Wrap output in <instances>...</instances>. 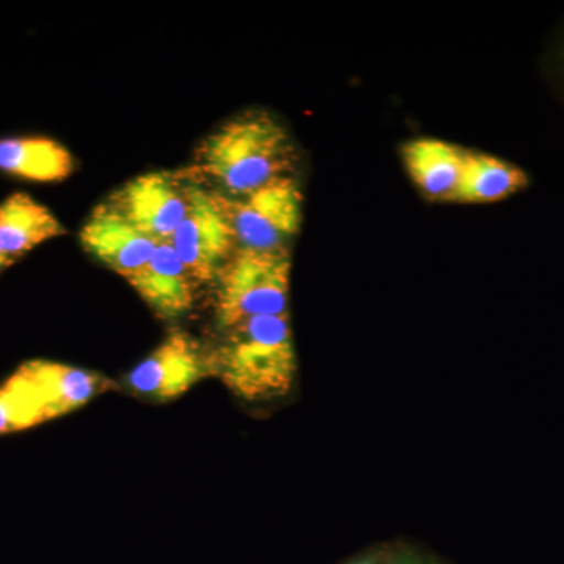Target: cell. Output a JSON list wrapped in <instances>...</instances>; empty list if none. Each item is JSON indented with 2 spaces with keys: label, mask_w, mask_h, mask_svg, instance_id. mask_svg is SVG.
<instances>
[{
  "label": "cell",
  "mask_w": 564,
  "mask_h": 564,
  "mask_svg": "<svg viewBox=\"0 0 564 564\" xmlns=\"http://www.w3.org/2000/svg\"><path fill=\"white\" fill-rule=\"evenodd\" d=\"M50 421L39 388L20 367L0 386V434L21 432Z\"/></svg>",
  "instance_id": "9a60e30c"
},
{
  "label": "cell",
  "mask_w": 564,
  "mask_h": 564,
  "mask_svg": "<svg viewBox=\"0 0 564 564\" xmlns=\"http://www.w3.org/2000/svg\"><path fill=\"white\" fill-rule=\"evenodd\" d=\"M529 184L519 166L480 152H467L455 202L488 204L502 202Z\"/></svg>",
  "instance_id": "5bb4252c"
},
{
  "label": "cell",
  "mask_w": 564,
  "mask_h": 564,
  "mask_svg": "<svg viewBox=\"0 0 564 564\" xmlns=\"http://www.w3.org/2000/svg\"><path fill=\"white\" fill-rule=\"evenodd\" d=\"M467 151L437 139L404 144L402 161L415 187L433 202H455Z\"/></svg>",
  "instance_id": "8fae6325"
},
{
  "label": "cell",
  "mask_w": 564,
  "mask_h": 564,
  "mask_svg": "<svg viewBox=\"0 0 564 564\" xmlns=\"http://www.w3.org/2000/svg\"><path fill=\"white\" fill-rule=\"evenodd\" d=\"M296 163L288 129L267 111L248 110L204 137L185 172L206 191L239 198L295 176Z\"/></svg>",
  "instance_id": "6da1fadb"
},
{
  "label": "cell",
  "mask_w": 564,
  "mask_h": 564,
  "mask_svg": "<svg viewBox=\"0 0 564 564\" xmlns=\"http://www.w3.org/2000/svg\"><path fill=\"white\" fill-rule=\"evenodd\" d=\"M214 375L212 347L174 328L150 356L129 372L126 388L152 402H170Z\"/></svg>",
  "instance_id": "8992f818"
},
{
  "label": "cell",
  "mask_w": 564,
  "mask_h": 564,
  "mask_svg": "<svg viewBox=\"0 0 564 564\" xmlns=\"http://www.w3.org/2000/svg\"><path fill=\"white\" fill-rule=\"evenodd\" d=\"M391 545H375L347 560L343 564H388Z\"/></svg>",
  "instance_id": "e0dca14e"
},
{
  "label": "cell",
  "mask_w": 564,
  "mask_h": 564,
  "mask_svg": "<svg viewBox=\"0 0 564 564\" xmlns=\"http://www.w3.org/2000/svg\"><path fill=\"white\" fill-rule=\"evenodd\" d=\"M218 198L231 225L237 250L291 252L303 218V192L296 176L239 198Z\"/></svg>",
  "instance_id": "277c9868"
},
{
  "label": "cell",
  "mask_w": 564,
  "mask_h": 564,
  "mask_svg": "<svg viewBox=\"0 0 564 564\" xmlns=\"http://www.w3.org/2000/svg\"><path fill=\"white\" fill-rule=\"evenodd\" d=\"M80 243L88 254L128 281L150 262L161 242L98 206L82 228Z\"/></svg>",
  "instance_id": "ba28073f"
},
{
  "label": "cell",
  "mask_w": 564,
  "mask_h": 564,
  "mask_svg": "<svg viewBox=\"0 0 564 564\" xmlns=\"http://www.w3.org/2000/svg\"><path fill=\"white\" fill-rule=\"evenodd\" d=\"M291 252L234 251L214 281L220 332L250 318L291 314Z\"/></svg>",
  "instance_id": "3957f363"
},
{
  "label": "cell",
  "mask_w": 564,
  "mask_h": 564,
  "mask_svg": "<svg viewBox=\"0 0 564 564\" xmlns=\"http://www.w3.org/2000/svg\"><path fill=\"white\" fill-rule=\"evenodd\" d=\"M11 265V261L9 259V256H7L6 250H3L2 243H0V273L3 272V270L9 269Z\"/></svg>",
  "instance_id": "ac0fdd59"
},
{
  "label": "cell",
  "mask_w": 564,
  "mask_h": 564,
  "mask_svg": "<svg viewBox=\"0 0 564 564\" xmlns=\"http://www.w3.org/2000/svg\"><path fill=\"white\" fill-rule=\"evenodd\" d=\"M193 188L195 181L185 170L152 172L126 182L99 206L144 236L166 242L191 210Z\"/></svg>",
  "instance_id": "5b68a950"
},
{
  "label": "cell",
  "mask_w": 564,
  "mask_h": 564,
  "mask_svg": "<svg viewBox=\"0 0 564 564\" xmlns=\"http://www.w3.org/2000/svg\"><path fill=\"white\" fill-rule=\"evenodd\" d=\"M65 232L58 218L28 193H13L0 203V243L11 263Z\"/></svg>",
  "instance_id": "7c38bea8"
},
{
  "label": "cell",
  "mask_w": 564,
  "mask_h": 564,
  "mask_svg": "<svg viewBox=\"0 0 564 564\" xmlns=\"http://www.w3.org/2000/svg\"><path fill=\"white\" fill-rule=\"evenodd\" d=\"M0 172L31 182H61L74 172L68 148L43 135L0 139Z\"/></svg>",
  "instance_id": "4fadbf2b"
},
{
  "label": "cell",
  "mask_w": 564,
  "mask_h": 564,
  "mask_svg": "<svg viewBox=\"0 0 564 564\" xmlns=\"http://www.w3.org/2000/svg\"><path fill=\"white\" fill-rule=\"evenodd\" d=\"M212 361L214 377L239 399L262 402L288 395L299 369L291 314L254 317L223 329Z\"/></svg>",
  "instance_id": "7a4b0ae2"
},
{
  "label": "cell",
  "mask_w": 564,
  "mask_h": 564,
  "mask_svg": "<svg viewBox=\"0 0 564 564\" xmlns=\"http://www.w3.org/2000/svg\"><path fill=\"white\" fill-rule=\"evenodd\" d=\"M170 242L196 284L215 281L221 267L237 250L231 225L217 193L206 191L195 182L191 210Z\"/></svg>",
  "instance_id": "52a82bcc"
},
{
  "label": "cell",
  "mask_w": 564,
  "mask_h": 564,
  "mask_svg": "<svg viewBox=\"0 0 564 564\" xmlns=\"http://www.w3.org/2000/svg\"><path fill=\"white\" fill-rule=\"evenodd\" d=\"M388 564H444L421 549L408 544L391 545Z\"/></svg>",
  "instance_id": "2e32d148"
},
{
  "label": "cell",
  "mask_w": 564,
  "mask_h": 564,
  "mask_svg": "<svg viewBox=\"0 0 564 564\" xmlns=\"http://www.w3.org/2000/svg\"><path fill=\"white\" fill-rule=\"evenodd\" d=\"M128 282L163 321H174L187 314L198 288L170 240L159 243L150 262Z\"/></svg>",
  "instance_id": "9c48e42d"
},
{
  "label": "cell",
  "mask_w": 564,
  "mask_h": 564,
  "mask_svg": "<svg viewBox=\"0 0 564 564\" xmlns=\"http://www.w3.org/2000/svg\"><path fill=\"white\" fill-rule=\"evenodd\" d=\"M21 369L39 388L51 421L79 410L96 397L115 388L113 381L106 375L68 364L35 359L22 364Z\"/></svg>",
  "instance_id": "30bf717a"
}]
</instances>
